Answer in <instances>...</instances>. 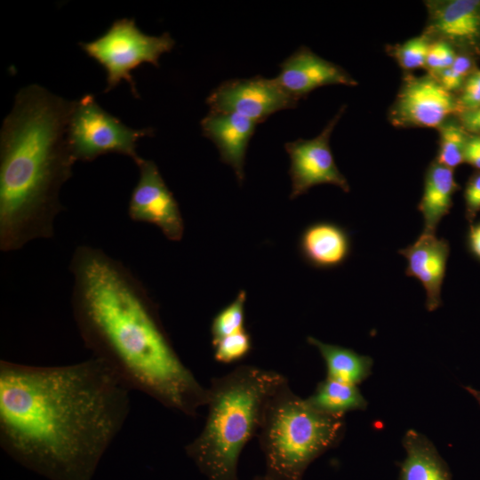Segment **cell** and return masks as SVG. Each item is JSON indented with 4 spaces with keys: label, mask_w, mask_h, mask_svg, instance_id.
<instances>
[{
    "label": "cell",
    "mask_w": 480,
    "mask_h": 480,
    "mask_svg": "<svg viewBox=\"0 0 480 480\" xmlns=\"http://www.w3.org/2000/svg\"><path fill=\"white\" fill-rule=\"evenodd\" d=\"M131 388L102 360L0 362V445L50 480H92L130 411Z\"/></svg>",
    "instance_id": "1"
},
{
    "label": "cell",
    "mask_w": 480,
    "mask_h": 480,
    "mask_svg": "<svg viewBox=\"0 0 480 480\" xmlns=\"http://www.w3.org/2000/svg\"><path fill=\"white\" fill-rule=\"evenodd\" d=\"M69 270L74 319L93 356L131 389L196 416L207 404L208 388L180 358L141 281L120 260L91 245L76 248Z\"/></svg>",
    "instance_id": "2"
},
{
    "label": "cell",
    "mask_w": 480,
    "mask_h": 480,
    "mask_svg": "<svg viewBox=\"0 0 480 480\" xmlns=\"http://www.w3.org/2000/svg\"><path fill=\"white\" fill-rule=\"evenodd\" d=\"M74 100L38 84L19 91L0 134V249L54 236L61 186L76 162L67 141Z\"/></svg>",
    "instance_id": "3"
},
{
    "label": "cell",
    "mask_w": 480,
    "mask_h": 480,
    "mask_svg": "<svg viewBox=\"0 0 480 480\" xmlns=\"http://www.w3.org/2000/svg\"><path fill=\"white\" fill-rule=\"evenodd\" d=\"M286 380L279 372L252 365L212 379L204 426L185 447L208 480H238L240 454L258 435L268 400Z\"/></svg>",
    "instance_id": "4"
},
{
    "label": "cell",
    "mask_w": 480,
    "mask_h": 480,
    "mask_svg": "<svg viewBox=\"0 0 480 480\" xmlns=\"http://www.w3.org/2000/svg\"><path fill=\"white\" fill-rule=\"evenodd\" d=\"M343 418L324 414L292 392L288 380L267 402L258 432L268 480H301L308 467L336 447Z\"/></svg>",
    "instance_id": "5"
},
{
    "label": "cell",
    "mask_w": 480,
    "mask_h": 480,
    "mask_svg": "<svg viewBox=\"0 0 480 480\" xmlns=\"http://www.w3.org/2000/svg\"><path fill=\"white\" fill-rule=\"evenodd\" d=\"M82 50L100 64L107 73L109 92L121 81H126L134 97H140L132 71L142 63L159 67V58L171 52L175 41L167 32L161 36L144 34L134 19L115 20L100 37L88 43H79Z\"/></svg>",
    "instance_id": "6"
},
{
    "label": "cell",
    "mask_w": 480,
    "mask_h": 480,
    "mask_svg": "<svg viewBox=\"0 0 480 480\" xmlns=\"http://www.w3.org/2000/svg\"><path fill=\"white\" fill-rule=\"evenodd\" d=\"M152 128L132 129L108 113L92 94L74 100L67 124V141L76 161L91 162L110 153L127 156L134 162L138 140L152 136Z\"/></svg>",
    "instance_id": "7"
},
{
    "label": "cell",
    "mask_w": 480,
    "mask_h": 480,
    "mask_svg": "<svg viewBox=\"0 0 480 480\" xmlns=\"http://www.w3.org/2000/svg\"><path fill=\"white\" fill-rule=\"evenodd\" d=\"M345 109L343 105L316 137L298 139L284 144L290 157V199H295L321 184L334 185L344 192H349L348 182L338 169L330 148L332 132Z\"/></svg>",
    "instance_id": "8"
},
{
    "label": "cell",
    "mask_w": 480,
    "mask_h": 480,
    "mask_svg": "<svg viewBox=\"0 0 480 480\" xmlns=\"http://www.w3.org/2000/svg\"><path fill=\"white\" fill-rule=\"evenodd\" d=\"M460 114L457 98L432 75L406 76L390 108L388 118L396 127L438 128Z\"/></svg>",
    "instance_id": "9"
},
{
    "label": "cell",
    "mask_w": 480,
    "mask_h": 480,
    "mask_svg": "<svg viewBox=\"0 0 480 480\" xmlns=\"http://www.w3.org/2000/svg\"><path fill=\"white\" fill-rule=\"evenodd\" d=\"M298 102L275 78L260 76L225 81L206 99L212 111L238 114L257 124L276 112L294 108Z\"/></svg>",
    "instance_id": "10"
},
{
    "label": "cell",
    "mask_w": 480,
    "mask_h": 480,
    "mask_svg": "<svg viewBox=\"0 0 480 480\" xmlns=\"http://www.w3.org/2000/svg\"><path fill=\"white\" fill-rule=\"evenodd\" d=\"M139 180L133 188L128 214L132 220L156 226L171 241H180L184 220L173 194L166 186L157 165L140 157L136 162Z\"/></svg>",
    "instance_id": "11"
},
{
    "label": "cell",
    "mask_w": 480,
    "mask_h": 480,
    "mask_svg": "<svg viewBox=\"0 0 480 480\" xmlns=\"http://www.w3.org/2000/svg\"><path fill=\"white\" fill-rule=\"evenodd\" d=\"M429 20L424 33L468 52L480 51V1L428 2Z\"/></svg>",
    "instance_id": "12"
},
{
    "label": "cell",
    "mask_w": 480,
    "mask_h": 480,
    "mask_svg": "<svg viewBox=\"0 0 480 480\" xmlns=\"http://www.w3.org/2000/svg\"><path fill=\"white\" fill-rule=\"evenodd\" d=\"M275 80L299 100L324 85L355 86L357 82L341 67L323 59L309 48L300 46L279 65Z\"/></svg>",
    "instance_id": "13"
},
{
    "label": "cell",
    "mask_w": 480,
    "mask_h": 480,
    "mask_svg": "<svg viewBox=\"0 0 480 480\" xmlns=\"http://www.w3.org/2000/svg\"><path fill=\"white\" fill-rule=\"evenodd\" d=\"M398 252L407 260L405 274L417 278L426 292V308L434 311L442 305L441 290L445 276L450 245L436 234L424 233Z\"/></svg>",
    "instance_id": "14"
},
{
    "label": "cell",
    "mask_w": 480,
    "mask_h": 480,
    "mask_svg": "<svg viewBox=\"0 0 480 480\" xmlns=\"http://www.w3.org/2000/svg\"><path fill=\"white\" fill-rule=\"evenodd\" d=\"M200 124L203 135L213 142L220 160L233 169L242 184L248 144L258 124L238 114L210 110Z\"/></svg>",
    "instance_id": "15"
},
{
    "label": "cell",
    "mask_w": 480,
    "mask_h": 480,
    "mask_svg": "<svg viewBox=\"0 0 480 480\" xmlns=\"http://www.w3.org/2000/svg\"><path fill=\"white\" fill-rule=\"evenodd\" d=\"M299 252L309 266L330 269L341 266L351 252L348 232L331 221H316L304 228L299 237Z\"/></svg>",
    "instance_id": "16"
},
{
    "label": "cell",
    "mask_w": 480,
    "mask_h": 480,
    "mask_svg": "<svg viewBox=\"0 0 480 480\" xmlns=\"http://www.w3.org/2000/svg\"><path fill=\"white\" fill-rule=\"evenodd\" d=\"M459 189L454 170L439 164L436 159L428 166L421 199L418 210L423 216L424 233L436 234L441 220L452 206V196Z\"/></svg>",
    "instance_id": "17"
},
{
    "label": "cell",
    "mask_w": 480,
    "mask_h": 480,
    "mask_svg": "<svg viewBox=\"0 0 480 480\" xmlns=\"http://www.w3.org/2000/svg\"><path fill=\"white\" fill-rule=\"evenodd\" d=\"M405 459L398 463V480H452L447 463L423 434L409 429L404 436Z\"/></svg>",
    "instance_id": "18"
},
{
    "label": "cell",
    "mask_w": 480,
    "mask_h": 480,
    "mask_svg": "<svg viewBox=\"0 0 480 480\" xmlns=\"http://www.w3.org/2000/svg\"><path fill=\"white\" fill-rule=\"evenodd\" d=\"M308 344L320 353L326 367V378L351 385H358L369 377L372 359L354 350L338 345L328 344L308 336Z\"/></svg>",
    "instance_id": "19"
},
{
    "label": "cell",
    "mask_w": 480,
    "mask_h": 480,
    "mask_svg": "<svg viewBox=\"0 0 480 480\" xmlns=\"http://www.w3.org/2000/svg\"><path fill=\"white\" fill-rule=\"evenodd\" d=\"M306 401L316 411L337 418H343L349 412L364 411L368 405L356 386L329 378L318 382Z\"/></svg>",
    "instance_id": "20"
},
{
    "label": "cell",
    "mask_w": 480,
    "mask_h": 480,
    "mask_svg": "<svg viewBox=\"0 0 480 480\" xmlns=\"http://www.w3.org/2000/svg\"><path fill=\"white\" fill-rule=\"evenodd\" d=\"M439 147L436 160L454 170L464 163V150L468 132L459 120L449 118L437 128Z\"/></svg>",
    "instance_id": "21"
},
{
    "label": "cell",
    "mask_w": 480,
    "mask_h": 480,
    "mask_svg": "<svg viewBox=\"0 0 480 480\" xmlns=\"http://www.w3.org/2000/svg\"><path fill=\"white\" fill-rule=\"evenodd\" d=\"M246 299V292L240 290L235 300L214 316L210 328L212 345L222 338L244 329Z\"/></svg>",
    "instance_id": "22"
},
{
    "label": "cell",
    "mask_w": 480,
    "mask_h": 480,
    "mask_svg": "<svg viewBox=\"0 0 480 480\" xmlns=\"http://www.w3.org/2000/svg\"><path fill=\"white\" fill-rule=\"evenodd\" d=\"M432 40L425 34L412 37L391 49V55L404 70L425 68Z\"/></svg>",
    "instance_id": "23"
},
{
    "label": "cell",
    "mask_w": 480,
    "mask_h": 480,
    "mask_svg": "<svg viewBox=\"0 0 480 480\" xmlns=\"http://www.w3.org/2000/svg\"><path fill=\"white\" fill-rule=\"evenodd\" d=\"M214 358L222 364H231L245 357L252 349V338L246 329L228 335L212 345Z\"/></svg>",
    "instance_id": "24"
},
{
    "label": "cell",
    "mask_w": 480,
    "mask_h": 480,
    "mask_svg": "<svg viewBox=\"0 0 480 480\" xmlns=\"http://www.w3.org/2000/svg\"><path fill=\"white\" fill-rule=\"evenodd\" d=\"M473 60L467 54H458L452 65L437 74L435 77L448 92L460 90L474 71Z\"/></svg>",
    "instance_id": "25"
},
{
    "label": "cell",
    "mask_w": 480,
    "mask_h": 480,
    "mask_svg": "<svg viewBox=\"0 0 480 480\" xmlns=\"http://www.w3.org/2000/svg\"><path fill=\"white\" fill-rule=\"evenodd\" d=\"M455 48L442 40H432L426 60L425 68L429 75L436 76L450 68L457 57Z\"/></svg>",
    "instance_id": "26"
},
{
    "label": "cell",
    "mask_w": 480,
    "mask_h": 480,
    "mask_svg": "<svg viewBox=\"0 0 480 480\" xmlns=\"http://www.w3.org/2000/svg\"><path fill=\"white\" fill-rule=\"evenodd\" d=\"M457 98L460 114L480 107V70H474L460 89Z\"/></svg>",
    "instance_id": "27"
},
{
    "label": "cell",
    "mask_w": 480,
    "mask_h": 480,
    "mask_svg": "<svg viewBox=\"0 0 480 480\" xmlns=\"http://www.w3.org/2000/svg\"><path fill=\"white\" fill-rule=\"evenodd\" d=\"M465 217L472 222L480 212V170L471 174L464 189Z\"/></svg>",
    "instance_id": "28"
},
{
    "label": "cell",
    "mask_w": 480,
    "mask_h": 480,
    "mask_svg": "<svg viewBox=\"0 0 480 480\" xmlns=\"http://www.w3.org/2000/svg\"><path fill=\"white\" fill-rule=\"evenodd\" d=\"M464 163L480 170V135L468 133L464 150Z\"/></svg>",
    "instance_id": "29"
},
{
    "label": "cell",
    "mask_w": 480,
    "mask_h": 480,
    "mask_svg": "<svg viewBox=\"0 0 480 480\" xmlns=\"http://www.w3.org/2000/svg\"><path fill=\"white\" fill-rule=\"evenodd\" d=\"M458 116V120L469 134L480 135V107L461 112Z\"/></svg>",
    "instance_id": "30"
},
{
    "label": "cell",
    "mask_w": 480,
    "mask_h": 480,
    "mask_svg": "<svg viewBox=\"0 0 480 480\" xmlns=\"http://www.w3.org/2000/svg\"><path fill=\"white\" fill-rule=\"evenodd\" d=\"M468 246L470 252L480 260V222L470 225L468 234Z\"/></svg>",
    "instance_id": "31"
},
{
    "label": "cell",
    "mask_w": 480,
    "mask_h": 480,
    "mask_svg": "<svg viewBox=\"0 0 480 480\" xmlns=\"http://www.w3.org/2000/svg\"><path fill=\"white\" fill-rule=\"evenodd\" d=\"M464 388L468 392H469L474 396V398L480 404V390L475 389L471 387H464Z\"/></svg>",
    "instance_id": "32"
},
{
    "label": "cell",
    "mask_w": 480,
    "mask_h": 480,
    "mask_svg": "<svg viewBox=\"0 0 480 480\" xmlns=\"http://www.w3.org/2000/svg\"><path fill=\"white\" fill-rule=\"evenodd\" d=\"M252 480H268V479L266 478V477L263 476H256V477H254Z\"/></svg>",
    "instance_id": "33"
}]
</instances>
